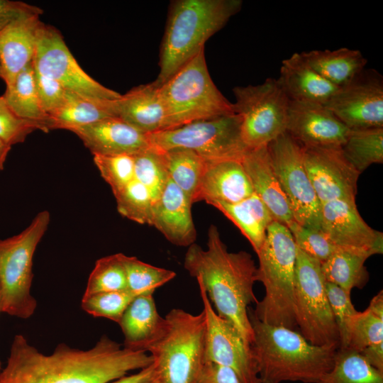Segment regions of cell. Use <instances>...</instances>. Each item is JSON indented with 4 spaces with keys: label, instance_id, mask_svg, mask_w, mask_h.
Returning a JSON list of instances; mask_svg holds the SVG:
<instances>
[{
    "label": "cell",
    "instance_id": "5",
    "mask_svg": "<svg viewBox=\"0 0 383 383\" xmlns=\"http://www.w3.org/2000/svg\"><path fill=\"white\" fill-rule=\"evenodd\" d=\"M257 255V282L262 283L265 293L255 309H251L252 313L262 322L294 329L296 246L288 227L273 221Z\"/></svg>",
    "mask_w": 383,
    "mask_h": 383
},
{
    "label": "cell",
    "instance_id": "24",
    "mask_svg": "<svg viewBox=\"0 0 383 383\" xmlns=\"http://www.w3.org/2000/svg\"><path fill=\"white\" fill-rule=\"evenodd\" d=\"M38 14L21 17L0 30L2 79L11 84L16 75L31 63L41 23Z\"/></svg>",
    "mask_w": 383,
    "mask_h": 383
},
{
    "label": "cell",
    "instance_id": "29",
    "mask_svg": "<svg viewBox=\"0 0 383 383\" xmlns=\"http://www.w3.org/2000/svg\"><path fill=\"white\" fill-rule=\"evenodd\" d=\"M370 256L364 250L339 247L321 263L326 282L350 293L354 288L362 289L370 278L365 262Z\"/></svg>",
    "mask_w": 383,
    "mask_h": 383
},
{
    "label": "cell",
    "instance_id": "30",
    "mask_svg": "<svg viewBox=\"0 0 383 383\" xmlns=\"http://www.w3.org/2000/svg\"><path fill=\"white\" fill-rule=\"evenodd\" d=\"M12 111L20 118L33 122L48 132V116L44 111L36 89L33 62L23 69L3 94Z\"/></svg>",
    "mask_w": 383,
    "mask_h": 383
},
{
    "label": "cell",
    "instance_id": "15",
    "mask_svg": "<svg viewBox=\"0 0 383 383\" xmlns=\"http://www.w3.org/2000/svg\"><path fill=\"white\" fill-rule=\"evenodd\" d=\"M325 105L350 130L383 128L382 76L363 70Z\"/></svg>",
    "mask_w": 383,
    "mask_h": 383
},
{
    "label": "cell",
    "instance_id": "46",
    "mask_svg": "<svg viewBox=\"0 0 383 383\" xmlns=\"http://www.w3.org/2000/svg\"><path fill=\"white\" fill-rule=\"evenodd\" d=\"M43 11L34 5L19 1L0 0V30L24 16L38 14Z\"/></svg>",
    "mask_w": 383,
    "mask_h": 383
},
{
    "label": "cell",
    "instance_id": "36",
    "mask_svg": "<svg viewBox=\"0 0 383 383\" xmlns=\"http://www.w3.org/2000/svg\"><path fill=\"white\" fill-rule=\"evenodd\" d=\"M135 179L149 191L153 203L169 179L162 151L150 146L134 155Z\"/></svg>",
    "mask_w": 383,
    "mask_h": 383
},
{
    "label": "cell",
    "instance_id": "17",
    "mask_svg": "<svg viewBox=\"0 0 383 383\" xmlns=\"http://www.w3.org/2000/svg\"><path fill=\"white\" fill-rule=\"evenodd\" d=\"M321 230L338 247L382 254L383 234L360 215L355 201L336 199L321 204Z\"/></svg>",
    "mask_w": 383,
    "mask_h": 383
},
{
    "label": "cell",
    "instance_id": "26",
    "mask_svg": "<svg viewBox=\"0 0 383 383\" xmlns=\"http://www.w3.org/2000/svg\"><path fill=\"white\" fill-rule=\"evenodd\" d=\"M277 79L289 101L325 104L338 89L311 67L298 52L282 60Z\"/></svg>",
    "mask_w": 383,
    "mask_h": 383
},
{
    "label": "cell",
    "instance_id": "4",
    "mask_svg": "<svg viewBox=\"0 0 383 383\" xmlns=\"http://www.w3.org/2000/svg\"><path fill=\"white\" fill-rule=\"evenodd\" d=\"M240 0H177L170 4L160 52L161 86L204 49L206 41L241 9Z\"/></svg>",
    "mask_w": 383,
    "mask_h": 383
},
{
    "label": "cell",
    "instance_id": "1",
    "mask_svg": "<svg viewBox=\"0 0 383 383\" xmlns=\"http://www.w3.org/2000/svg\"><path fill=\"white\" fill-rule=\"evenodd\" d=\"M152 362L147 352L122 347L106 335L89 349L61 343L45 355L17 334L0 383H108Z\"/></svg>",
    "mask_w": 383,
    "mask_h": 383
},
{
    "label": "cell",
    "instance_id": "9",
    "mask_svg": "<svg viewBox=\"0 0 383 383\" xmlns=\"http://www.w3.org/2000/svg\"><path fill=\"white\" fill-rule=\"evenodd\" d=\"M241 120L236 113L194 121L148 134L150 145L167 151L184 149L206 161L240 160L248 150L241 137Z\"/></svg>",
    "mask_w": 383,
    "mask_h": 383
},
{
    "label": "cell",
    "instance_id": "50",
    "mask_svg": "<svg viewBox=\"0 0 383 383\" xmlns=\"http://www.w3.org/2000/svg\"><path fill=\"white\" fill-rule=\"evenodd\" d=\"M11 148V146L7 145L0 139V171L4 167V164Z\"/></svg>",
    "mask_w": 383,
    "mask_h": 383
},
{
    "label": "cell",
    "instance_id": "21",
    "mask_svg": "<svg viewBox=\"0 0 383 383\" xmlns=\"http://www.w3.org/2000/svg\"><path fill=\"white\" fill-rule=\"evenodd\" d=\"M117 117L148 135L162 131L166 120L165 104L160 86L154 82L132 88L111 102Z\"/></svg>",
    "mask_w": 383,
    "mask_h": 383
},
{
    "label": "cell",
    "instance_id": "12",
    "mask_svg": "<svg viewBox=\"0 0 383 383\" xmlns=\"http://www.w3.org/2000/svg\"><path fill=\"white\" fill-rule=\"evenodd\" d=\"M267 148L294 221L304 227L321 229V204L306 171L302 147L285 132Z\"/></svg>",
    "mask_w": 383,
    "mask_h": 383
},
{
    "label": "cell",
    "instance_id": "49",
    "mask_svg": "<svg viewBox=\"0 0 383 383\" xmlns=\"http://www.w3.org/2000/svg\"><path fill=\"white\" fill-rule=\"evenodd\" d=\"M360 353L370 365L383 372V343L367 346Z\"/></svg>",
    "mask_w": 383,
    "mask_h": 383
},
{
    "label": "cell",
    "instance_id": "25",
    "mask_svg": "<svg viewBox=\"0 0 383 383\" xmlns=\"http://www.w3.org/2000/svg\"><path fill=\"white\" fill-rule=\"evenodd\" d=\"M152 294L136 296L123 312L118 324L124 336V348L146 352L164 331L165 318L159 314Z\"/></svg>",
    "mask_w": 383,
    "mask_h": 383
},
{
    "label": "cell",
    "instance_id": "35",
    "mask_svg": "<svg viewBox=\"0 0 383 383\" xmlns=\"http://www.w3.org/2000/svg\"><path fill=\"white\" fill-rule=\"evenodd\" d=\"M128 289L138 296L152 293L158 287L171 281L176 273L170 270L145 263L135 257L122 255Z\"/></svg>",
    "mask_w": 383,
    "mask_h": 383
},
{
    "label": "cell",
    "instance_id": "3",
    "mask_svg": "<svg viewBox=\"0 0 383 383\" xmlns=\"http://www.w3.org/2000/svg\"><path fill=\"white\" fill-rule=\"evenodd\" d=\"M248 316L261 383H316L333 367L338 345H312L294 329L258 320L250 307Z\"/></svg>",
    "mask_w": 383,
    "mask_h": 383
},
{
    "label": "cell",
    "instance_id": "32",
    "mask_svg": "<svg viewBox=\"0 0 383 383\" xmlns=\"http://www.w3.org/2000/svg\"><path fill=\"white\" fill-rule=\"evenodd\" d=\"M161 151L169 178L195 203L206 160L188 150Z\"/></svg>",
    "mask_w": 383,
    "mask_h": 383
},
{
    "label": "cell",
    "instance_id": "44",
    "mask_svg": "<svg viewBox=\"0 0 383 383\" xmlns=\"http://www.w3.org/2000/svg\"><path fill=\"white\" fill-rule=\"evenodd\" d=\"M40 127L17 116L0 96V139L12 146L25 141L28 135Z\"/></svg>",
    "mask_w": 383,
    "mask_h": 383
},
{
    "label": "cell",
    "instance_id": "6",
    "mask_svg": "<svg viewBox=\"0 0 383 383\" xmlns=\"http://www.w3.org/2000/svg\"><path fill=\"white\" fill-rule=\"evenodd\" d=\"M162 335L146 349L158 383H196L204 365L206 318L174 309Z\"/></svg>",
    "mask_w": 383,
    "mask_h": 383
},
{
    "label": "cell",
    "instance_id": "34",
    "mask_svg": "<svg viewBox=\"0 0 383 383\" xmlns=\"http://www.w3.org/2000/svg\"><path fill=\"white\" fill-rule=\"evenodd\" d=\"M341 148L347 160L361 174L371 165L383 162V128L350 130Z\"/></svg>",
    "mask_w": 383,
    "mask_h": 383
},
{
    "label": "cell",
    "instance_id": "43",
    "mask_svg": "<svg viewBox=\"0 0 383 383\" xmlns=\"http://www.w3.org/2000/svg\"><path fill=\"white\" fill-rule=\"evenodd\" d=\"M326 291L335 319L339 337V348L347 347V324L349 318L355 315V309L351 300V293L340 287L326 282Z\"/></svg>",
    "mask_w": 383,
    "mask_h": 383
},
{
    "label": "cell",
    "instance_id": "20",
    "mask_svg": "<svg viewBox=\"0 0 383 383\" xmlns=\"http://www.w3.org/2000/svg\"><path fill=\"white\" fill-rule=\"evenodd\" d=\"M93 155H135L150 146L144 134L117 117L70 130Z\"/></svg>",
    "mask_w": 383,
    "mask_h": 383
},
{
    "label": "cell",
    "instance_id": "45",
    "mask_svg": "<svg viewBox=\"0 0 383 383\" xmlns=\"http://www.w3.org/2000/svg\"><path fill=\"white\" fill-rule=\"evenodd\" d=\"M34 70L38 96L44 111L49 116L65 104L69 91L57 80L40 73L35 67Z\"/></svg>",
    "mask_w": 383,
    "mask_h": 383
},
{
    "label": "cell",
    "instance_id": "52",
    "mask_svg": "<svg viewBox=\"0 0 383 383\" xmlns=\"http://www.w3.org/2000/svg\"><path fill=\"white\" fill-rule=\"evenodd\" d=\"M0 78H2V68L0 62Z\"/></svg>",
    "mask_w": 383,
    "mask_h": 383
},
{
    "label": "cell",
    "instance_id": "41",
    "mask_svg": "<svg viewBox=\"0 0 383 383\" xmlns=\"http://www.w3.org/2000/svg\"><path fill=\"white\" fill-rule=\"evenodd\" d=\"M101 177L115 195L135 179L134 155L127 154L93 155Z\"/></svg>",
    "mask_w": 383,
    "mask_h": 383
},
{
    "label": "cell",
    "instance_id": "11",
    "mask_svg": "<svg viewBox=\"0 0 383 383\" xmlns=\"http://www.w3.org/2000/svg\"><path fill=\"white\" fill-rule=\"evenodd\" d=\"M235 113L241 120V137L248 150L267 146L286 132L289 99L277 79L235 87Z\"/></svg>",
    "mask_w": 383,
    "mask_h": 383
},
{
    "label": "cell",
    "instance_id": "28",
    "mask_svg": "<svg viewBox=\"0 0 383 383\" xmlns=\"http://www.w3.org/2000/svg\"><path fill=\"white\" fill-rule=\"evenodd\" d=\"M210 205L219 210L238 228L256 254L260 251L266 238L267 229L274 219L255 193L238 203L216 201Z\"/></svg>",
    "mask_w": 383,
    "mask_h": 383
},
{
    "label": "cell",
    "instance_id": "14",
    "mask_svg": "<svg viewBox=\"0 0 383 383\" xmlns=\"http://www.w3.org/2000/svg\"><path fill=\"white\" fill-rule=\"evenodd\" d=\"M198 285L206 318L204 363L233 370L242 383H261L250 346L230 322L216 313L204 288Z\"/></svg>",
    "mask_w": 383,
    "mask_h": 383
},
{
    "label": "cell",
    "instance_id": "33",
    "mask_svg": "<svg viewBox=\"0 0 383 383\" xmlns=\"http://www.w3.org/2000/svg\"><path fill=\"white\" fill-rule=\"evenodd\" d=\"M316 383H383V372L362 355L349 348H338L331 369Z\"/></svg>",
    "mask_w": 383,
    "mask_h": 383
},
{
    "label": "cell",
    "instance_id": "48",
    "mask_svg": "<svg viewBox=\"0 0 383 383\" xmlns=\"http://www.w3.org/2000/svg\"><path fill=\"white\" fill-rule=\"evenodd\" d=\"M108 383H158L152 362L137 373L126 375Z\"/></svg>",
    "mask_w": 383,
    "mask_h": 383
},
{
    "label": "cell",
    "instance_id": "38",
    "mask_svg": "<svg viewBox=\"0 0 383 383\" xmlns=\"http://www.w3.org/2000/svg\"><path fill=\"white\" fill-rule=\"evenodd\" d=\"M383 343V317L368 307L352 316L347 324V347L360 353L367 346Z\"/></svg>",
    "mask_w": 383,
    "mask_h": 383
},
{
    "label": "cell",
    "instance_id": "31",
    "mask_svg": "<svg viewBox=\"0 0 383 383\" xmlns=\"http://www.w3.org/2000/svg\"><path fill=\"white\" fill-rule=\"evenodd\" d=\"M112 101H93L69 91L65 104L48 116L47 130L70 131L106 118L115 117L111 109Z\"/></svg>",
    "mask_w": 383,
    "mask_h": 383
},
{
    "label": "cell",
    "instance_id": "22",
    "mask_svg": "<svg viewBox=\"0 0 383 383\" xmlns=\"http://www.w3.org/2000/svg\"><path fill=\"white\" fill-rule=\"evenodd\" d=\"M254 193L240 160L206 161L196 201L235 204Z\"/></svg>",
    "mask_w": 383,
    "mask_h": 383
},
{
    "label": "cell",
    "instance_id": "47",
    "mask_svg": "<svg viewBox=\"0 0 383 383\" xmlns=\"http://www.w3.org/2000/svg\"><path fill=\"white\" fill-rule=\"evenodd\" d=\"M196 383H242L235 372L226 367L204 363Z\"/></svg>",
    "mask_w": 383,
    "mask_h": 383
},
{
    "label": "cell",
    "instance_id": "7",
    "mask_svg": "<svg viewBox=\"0 0 383 383\" xmlns=\"http://www.w3.org/2000/svg\"><path fill=\"white\" fill-rule=\"evenodd\" d=\"M166 120L163 130L235 113L209 72L204 49L160 86ZM162 130V131H163Z\"/></svg>",
    "mask_w": 383,
    "mask_h": 383
},
{
    "label": "cell",
    "instance_id": "2",
    "mask_svg": "<svg viewBox=\"0 0 383 383\" xmlns=\"http://www.w3.org/2000/svg\"><path fill=\"white\" fill-rule=\"evenodd\" d=\"M184 266L204 288L216 313L230 322L250 346L253 333L248 308L257 302L253 291L257 267L251 255L229 252L217 227L211 225L206 249L196 243L189 246Z\"/></svg>",
    "mask_w": 383,
    "mask_h": 383
},
{
    "label": "cell",
    "instance_id": "39",
    "mask_svg": "<svg viewBox=\"0 0 383 383\" xmlns=\"http://www.w3.org/2000/svg\"><path fill=\"white\" fill-rule=\"evenodd\" d=\"M114 196L121 215L140 224L151 225L153 201L145 186L134 179Z\"/></svg>",
    "mask_w": 383,
    "mask_h": 383
},
{
    "label": "cell",
    "instance_id": "37",
    "mask_svg": "<svg viewBox=\"0 0 383 383\" xmlns=\"http://www.w3.org/2000/svg\"><path fill=\"white\" fill-rule=\"evenodd\" d=\"M123 253H116L96 260L90 273L84 294L128 289Z\"/></svg>",
    "mask_w": 383,
    "mask_h": 383
},
{
    "label": "cell",
    "instance_id": "27",
    "mask_svg": "<svg viewBox=\"0 0 383 383\" xmlns=\"http://www.w3.org/2000/svg\"><path fill=\"white\" fill-rule=\"evenodd\" d=\"M305 61L323 78L340 88L363 70L367 60L356 49L313 50L300 52Z\"/></svg>",
    "mask_w": 383,
    "mask_h": 383
},
{
    "label": "cell",
    "instance_id": "18",
    "mask_svg": "<svg viewBox=\"0 0 383 383\" xmlns=\"http://www.w3.org/2000/svg\"><path fill=\"white\" fill-rule=\"evenodd\" d=\"M286 132L301 147H342L350 129L325 104L289 101Z\"/></svg>",
    "mask_w": 383,
    "mask_h": 383
},
{
    "label": "cell",
    "instance_id": "16",
    "mask_svg": "<svg viewBox=\"0 0 383 383\" xmlns=\"http://www.w3.org/2000/svg\"><path fill=\"white\" fill-rule=\"evenodd\" d=\"M303 149L304 165L321 202L355 201L359 173L345 157L341 147Z\"/></svg>",
    "mask_w": 383,
    "mask_h": 383
},
{
    "label": "cell",
    "instance_id": "42",
    "mask_svg": "<svg viewBox=\"0 0 383 383\" xmlns=\"http://www.w3.org/2000/svg\"><path fill=\"white\" fill-rule=\"evenodd\" d=\"M288 228L296 247L318 260L321 264L339 248L333 243L321 229L304 227L295 221Z\"/></svg>",
    "mask_w": 383,
    "mask_h": 383
},
{
    "label": "cell",
    "instance_id": "40",
    "mask_svg": "<svg viewBox=\"0 0 383 383\" xmlns=\"http://www.w3.org/2000/svg\"><path fill=\"white\" fill-rule=\"evenodd\" d=\"M135 296L128 289L84 294L81 307L93 316L106 318L118 323L126 309Z\"/></svg>",
    "mask_w": 383,
    "mask_h": 383
},
{
    "label": "cell",
    "instance_id": "23",
    "mask_svg": "<svg viewBox=\"0 0 383 383\" xmlns=\"http://www.w3.org/2000/svg\"><path fill=\"white\" fill-rule=\"evenodd\" d=\"M241 162L254 193L266 205L274 221L288 227L294 219L274 170L267 145L248 150Z\"/></svg>",
    "mask_w": 383,
    "mask_h": 383
},
{
    "label": "cell",
    "instance_id": "19",
    "mask_svg": "<svg viewBox=\"0 0 383 383\" xmlns=\"http://www.w3.org/2000/svg\"><path fill=\"white\" fill-rule=\"evenodd\" d=\"M192 202L170 178L153 203L151 225L171 243L190 246L196 239L192 214Z\"/></svg>",
    "mask_w": 383,
    "mask_h": 383
},
{
    "label": "cell",
    "instance_id": "10",
    "mask_svg": "<svg viewBox=\"0 0 383 383\" xmlns=\"http://www.w3.org/2000/svg\"><path fill=\"white\" fill-rule=\"evenodd\" d=\"M294 299L296 327L305 339L314 345L339 346L321 264L297 247Z\"/></svg>",
    "mask_w": 383,
    "mask_h": 383
},
{
    "label": "cell",
    "instance_id": "8",
    "mask_svg": "<svg viewBox=\"0 0 383 383\" xmlns=\"http://www.w3.org/2000/svg\"><path fill=\"white\" fill-rule=\"evenodd\" d=\"M50 214L44 210L20 233L0 240L1 312L22 319L31 317L37 301L31 294L33 260L45 235Z\"/></svg>",
    "mask_w": 383,
    "mask_h": 383
},
{
    "label": "cell",
    "instance_id": "13",
    "mask_svg": "<svg viewBox=\"0 0 383 383\" xmlns=\"http://www.w3.org/2000/svg\"><path fill=\"white\" fill-rule=\"evenodd\" d=\"M33 63L40 73L59 82L67 91L97 101H113L121 94L86 73L69 50L60 31L41 23Z\"/></svg>",
    "mask_w": 383,
    "mask_h": 383
},
{
    "label": "cell",
    "instance_id": "51",
    "mask_svg": "<svg viewBox=\"0 0 383 383\" xmlns=\"http://www.w3.org/2000/svg\"><path fill=\"white\" fill-rule=\"evenodd\" d=\"M1 312V287H0V313ZM2 368H1V361H0V372L1 371Z\"/></svg>",
    "mask_w": 383,
    "mask_h": 383
}]
</instances>
